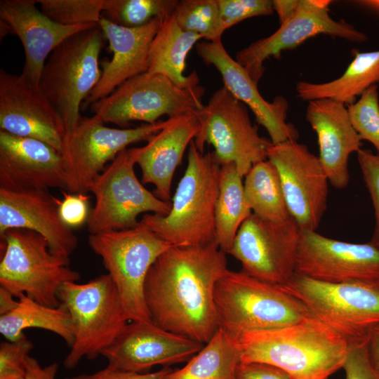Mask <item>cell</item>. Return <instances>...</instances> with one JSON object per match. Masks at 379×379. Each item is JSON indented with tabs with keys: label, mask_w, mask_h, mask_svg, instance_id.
<instances>
[{
	"label": "cell",
	"mask_w": 379,
	"mask_h": 379,
	"mask_svg": "<svg viewBox=\"0 0 379 379\" xmlns=\"http://www.w3.org/2000/svg\"><path fill=\"white\" fill-rule=\"evenodd\" d=\"M281 286L348 345L367 342L371 331L379 325V280L334 284L295 272Z\"/></svg>",
	"instance_id": "6"
},
{
	"label": "cell",
	"mask_w": 379,
	"mask_h": 379,
	"mask_svg": "<svg viewBox=\"0 0 379 379\" xmlns=\"http://www.w3.org/2000/svg\"><path fill=\"white\" fill-rule=\"evenodd\" d=\"M291 216L300 230L316 231L327 206L328 178L319 157L297 140L270 145Z\"/></svg>",
	"instance_id": "16"
},
{
	"label": "cell",
	"mask_w": 379,
	"mask_h": 379,
	"mask_svg": "<svg viewBox=\"0 0 379 379\" xmlns=\"http://www.w3.org/2000/svg\"><path fill=\"white\" fill-rule=\"evenodd\" d=\"M205 91L201 86L181 88L166 76L146 72L128 79L91 107L103 123L127 128L132 121L154 124L164 115L196 113L204 105Z\"/></svg>",
	"instance_id": "10"
},
{
	"label": "cell",
	"mask_w": 379,
	"mask_h": 379,
	"mask_svg": "<svg viewBox=\"0 0 379 379\" xmlns=\"http://www.w3.org/2000/svg\"><path fill=\"white\" fill-rule=\"evenodd\" d=\"M173 15L185 31L197 34L207 41L222 39L225 30L217 0L178 1Z\"/></svg>",
	"instance_id": "34"
},
{
	"label": "cell",
	"mask_w": 379,
	"mask_h": 379,
	"mask_svg": "<svg viewBox=\"0 0 379 379\" xmlns=\"http://www.w3.org/2000/svg\"><path fill=\"white\" fill-rule=\"evenodd\" d=\"M34 345L24 335L15 341L0 343V379H21L26 372V359Z\"/></svg>",
	"instance_id": "38"
},
{
	"label": "cell",
	"mask_w": 379,
	"mask_h": 379,
	"mask_svg": "<svg viewBox=\"0 0 379 379\" xmlns=\"http://www.w3.org/2000/svg\"><path fill=\"white\" fill-rule=\"evenodd\" d=\"M241 361L274 366L290 379H328L342 368L347 342L311 317L279 328L248 331L238 338Z\"/></svg>",
	"instance_id": "2"
},
{
	"label": "cell",
	"mask_w": 379,
	"mask_h": 379,
	"mask_svg": "<svg viewBox=\"0 0 379 379\" xmlns=\"http://www.w3.org/2000/svg\"><path fill=\"white\" fill-rule=\"evenodd\" d=\"M88 242L102 259L130 321H151L145 283L156 260L172 245L140 221L135 227L90 234Z\"/></svg>",
	"instance_id": "9"
},
{
	"label": "cell",
	"mask_w": 379,
	"mask_h": 379,
	"mask_svg": "<svg viewBox=\"0 0 379 379\" xmlns=\"http://www.w3.org/2000/svg\"><path fill=\"white\" fill-rule=\"evenodd\" d=\"M367 342L348 345L347 354L342 367L345 379H379V369L371 359Z\"/></svg>",
	"instance_id": "40"
},
{
	"label": "cell",
	"mask_w": 379,
	"mask_h": 379,
	"mask_svg": "<svg viewBox=\"0 0 379 379\" xmlns=\"http://www.w3.org/2000/svg\"><path fill=\"white\" fill-rule=\"evenodd\" d=\"M295 272L327 283L379 280V247L300 230Z\"/></svg>",
	"instance_id": "17"
},
{
	"label": "cell",
	"mask_w": 379,
	"mask_h": 379,
	"mask_svg": "<svg viewBox=\"0 0 379 379\" xmlns=\"http://www.w3.org/2000/svg\"><path fill=\"white\" fill-rule=\"evenodd\" d=\"M63 199L59 203V214L69 227H77L86 222L90 210V197L86 194L71 193L62 190Z\"/></svg>",
	"instance_id": "41"
},
{
	"label": "cell",
	"mask_w": 379,
	"mask_h": 379,
	"mask_svg": "<svg viewBox=\"0 0 379 379\" xmlns=\"http://www.w3.org/2000/svg\"><path fill=\"white\" fill-rule=\"evenodd\" d=\"M14 298L15 295L10 291L0 286V316L9 313L16 307L18 300Z\"/></svg>",
	"instance_id": "46"
},
{
	"label": "cell",
	"mask_w": 379,
	"mask_h": 379,
	"mask_svg": "<svg viewBox=\"0 0 379 379\" xmlns=\"http://www.w3.org/2000/svg\"><path fill=\"white\" fill-rule=\"evenodd\" d=\"M242 178L234 164L221 166L215 208V241L226 253L241 224L252 214L246 202Z\"/></svg>",
	"instance_id": "30"
},
{
	"label": "cell",
	"mask_w": 379,
	"mask_h": 379,
	"mask_svg": "<svg viewBox=\"0 0 379 379\" xmlns=\"http://www.w3.org/2000/svg\"><path fill=\"white\" fill-rule=\"evenodd\" d=\"M196 50L206 65H213L220 72L223 86L252 111L256 121L267 131L272 144L298 139V131L286 121L288 109L286 98L277 96L272 102L266 100L260 93L258 84L227 52L222 39L199 42Z\"/></svg>",
	"instance_id": "20"
},
{
	"label": "cell",
	"mask_w": 379,
	"mask_h": 379,
	"mask_svg": "<svg viewBox=\"0 0 379 379\" xmlns=\"http://www.w3.org/2000/svg\"><path fill=\"white\" fill-rule=\"evenodd\" d=\"M0 286L16 298L25 294L36 302L58 307V291L77 281L69 258L51 252L46 239L26 229H9L0 235Z\"/></svg>",
	"instance_id": "7"
},
{
	"label": "cell",
	"mask_w": 379,
	"mask_h": 379,
	"mask_svg": "<svg viewBox=\"0 0 379 379\" xmlns=\"http://www.w3.org/2000/svg\"><path fill=\"white\" fill-rule=\"evenodd\" d=\"M359 4L368 8L379 12V0H364L359 1Z\"/></svg>",
	"instance_id": "48"
},
{
	"label": "cell",
	"mask_w": 379,
	"mask_h": 379,
	"mask_svg": "<svg viewBox=\"0 0 379 379\" xmlns=\"http://www.w3.org/2000/svg\"><path fill=\"white\" fill-rule=\"evenodd\" d=\"M173 369L170 366L162 367L154 372L137 373L126 371L108 365L93 373L79 374L65 379H164Z\"/></svg>",
	"instance_id": "42"
},
{
	"label": "cell",
	"mask_w": 379,
	"mask_h": 379,
	"mask_svg": "<svg viewBox=\"0 0 379 379\" xmlns=\"http://www.w3.org/2000/svg\"><path fill=\"white\" fill-rule=\"evenodd\" d=\"M220 168L213 152H199L192 140L187 168L172 199L170 212L167 215L147 213L140 221L174 246L215 241Z\"/></svg>",
	"instance_id": "3"
},
{
	"label": "cell",
	"mask_w": 379,
	"mask_h": 379,
	"mask_svg": "<svg viewBox=\"0 0 379 379\" xmlns=\"http://www.w3.org/2000/svg\"><path fill=\"white\" fill-rule=\"evenodd\" d=\"M367 346L373 363L379 369V325L370 333Z\"/></svg>",
	"instance_id": "47"
},
{
	"label": "cell",
	"mask_w": 379,
	"mask_h": 379,
	"mask_svg": "<svg viewBox=\"0 0 379 379\" xmlns=\"http://www.w3.org/2000/svg\"><path fill=\"white\" fill-rule=\"evenodd\" d=\"M41 11L62 25L99 24L104 0H36Z\"/></svg>",
	"instance_id": "35"
},
{
	"label": "cell",
	"mask_w": 379,
	"mask_h": 379,
	"mask_svg": "<svg viewBox=\"0 0 379 379\" xmlns=\"http://www.w3.org/2000/svg\"><path fill=\"white\" fill-rule=\"evenodd\" d=\"M214 301L219 328L237 338L248 331L279 328L312 315L281 286L229 269L218 281Z\"/></svg>",
	"instance_id": "4"
},
{
	"label": "cell",
	"mask_w": 379,
	"mask_h": 379,
	"mask_svg": "<svg viewBox=\"0 0 379 379\" xmlns=\"http://www.w3.org/2000/svg\"><path fill=\"white\" fill-rule=\"evenodd\" d=\"M168 122L158 121L135 128L105 126L93 115L81 117L77 126L67 133L61 155L69 175V192L86 194L89 185L105 168L108 161L133 143L148 141Z\"/></svg>",
	"instance_id": "13"
},
{
	"label": "cell",
	"mask_w": 379,
	"mask_h": 379,
	"mask_svg": "<svg viewBox=\"0 0 379 379\" xmlns=\"http://www.w3.org/2000/svg\"><path fill=\"white\" fill-rule=\"evenodd\" d=\"M357 155L374 209L375 226L368 242L379 247V155L364 149L357 152Z\"/></svg>",
	"instance_id": "39"
},
{
	"label": "cell",
	"mask_w": 379,
	"mask_h": 379,
	"mask_svg": "<svg viewBox=\"0 0 379 379\" xmlns=\"http://www.w3.org/2000/svg\"><path fill=\"white\" fill-rule=\"evenodd\" d=\"M330 0H299L295 11L271 35L261 38L240 50L236 60L258 84L264 74V62L279 58L291 50L319 34L338 37L350 42L364 43L367 36L352 25L336 21L329 14Z\"/></svg>",
	"instance_id": "15"
},
{
	"label": "cell",
	"mask_w": 379,
	"mask_h": 379,
	"mask_svg": "<svg viewBox=\"0 0 379 379\" xmlns=\"http://www.w3.org/2000/svg\"><path fill=\"white\" fill-rule=\"evenodd\" d=\"M240 361L238 339L219 328L182 368L173 369L164 379H234Z\"/></svg>",
	"instance_id": "31"
},
{
	"label": "cell",
	"mask_w": 379,
	"mask_h": 379,
	"mask_svg": "<svg viewBox=\"0 0 379 379\" xmlns=\"http://www.w3.org/2000/svg\"><path fill=\"white\" fill-rule=\"evenodd\" d=\"M354 59L338 78L324 82L299 81L297 97L305 101L328 98L345 104L354 102L366 90L379 83V50L353 51Z\"/></svg>",
	"instance_id": "28"
},
{
	"label": "cell",
	"mask_w": 379,
	"mask_h": 379,
	"mask_svg": "<svg viewBox=\"0 0 379 379\" xmlns=\"http://www.w3.org/2000/svg\"><path fill=\"white\" fill-rule=\"evenodd\" d=\"M58 368L56 362L41 366L36 359L29 355L26 359V372L21 379H56Z\"/></svg>",
	"instance_id": "44"
},
{
	"label": "cell",
	"mask_w": 379,
	"mask_h": 379,
	"mask_svg": "<svg viewBox=\"0 0 379 379\" xmlns=\"http://www.w3.org/2000/svg\"><path fill=\"white\" fill-rule=\"evenodd\" d=\"M244 177V197L252 213L272 222H283L291 217L278 171L269 160L253 165Z\"/></svg>",
	"instance_id": "32"
},
{
	"label": "cell",
	"mask_w": 379,
	"mask_h": 379,
	"mask_svg": "<svg viewBox=\"0 0 379 379\" xmlns=\"http://www.w3.org/2000/svg\"><path fill=\"white\" fill-rule=\"evenodd\" d=\"M60 201L48 190L0 188V235L9 229L32 230L46 239L52 253L69 258L78 239L60 216Z\"/></svg>",
	"instance_id": "22"
},
{
	"label": "cell",
	"mask_w": 379,
	"mask_h": 379,
	"mask_svg": "<svg viewBox=\"0 0 379 379\" xmlns=\"http://www.w3.org/2000/svg\"><path fill=\"white\" fill-rule=\"evenodd\" d=\"M178 0H104L103 12L110 22L125 27L142 26L174 12Z\"/></svg>",
	"instance_id": "33"
},
{
	"label": "cell",
	"mask_w": 379,
	"mask_h": 379,
	"mask_svg": "<svg viewBox=\"0 0 379 379\" xmlns=\"http://www.w3.org/2000/svg\"><path fill=\"white\" fill-rule=\"evenodd\" d=\"M204 344L166 331L152 321H131L102 352L108 365L137 373L188 361Z\"/></svg>",
	"instance_id": "19"
},
{
	"label": "cell",
	"mask_w": 379,
	"mask_h": 379,
	"mask_svg": "<svg viewBox=\"0 0 379 379\" xmlns=\"http://www.w3.org/2000/svg\"><path fill=\"white\" fill-rule=\"evenodd\" d=\"M36 4V0H1L0 18L22 44L25 63L21 74L39 86L52 51L69 37L98 24L62 25L46 16Z\"/></svg>",
	"instance_id": "23"
},
{
	"label": "cell",
	"mask_w": 379,
	"mask_h": 379,
	"mask_svg": "<svg viewBox=\"0 0 379 379\" xmlns=\"http://www.w3.org/2000/svg\"><path fill=\"white\" fill-rule=\"evenodd\" d=\"M50 187L69 191V175L61 154L39 140L0 130V188Z\"/></svg>",
	"instance_id": "21"
},
{
	"label": "cell",
	"mask_w": 379,
	"mask_h": 379,
	"mask_svg": "<svg viewBox=\"0 0 379 379\" xmlns=\"http://www.w3.org/2000/svg\"><path fill=\"white\" fill-rule=\"evenodd\" d=\"M18 298L13 310L0 316V333L6 340H17L25 335V329L36 328L58 335L71 347L74 340V328L70 314L64 305L47 306L25 294Z\"/></svg>",
	"instance_id": "29"
},
{
	"label": "cell",
	"mask_w": 379,
	"mask_h": 379,
	"mask_svg": "<svg viewBox=\"0 0 379 379\" xmlns=\"http://www.w3.org/2000/svg\"><path fill=\"white\" fill-rule=\"evenodd\" d=\"M234 379H290L281 369L262 362L240 361L237 365Z\"/></svg>",
	"instance_id": "43"
},
{
	"label": "cell",
	"mask_w": 379,
	"mask_h": 379,
	"mask_svg": "<svg viewBox=\"0 0 379 379\" xmlns=\"http://www.w3.org/2000/svg\"><path fill=\"white\" fill-rule=\"evenodd\" d=\"M201 39L197 34L183 30L173 13L164 18L150 45L147 72L166 76L181 88L198 86L197 72L189 75L184 72L188 53Z\"/></svg>",
	"instance_id": "27"
},
{
	"label": "cell",
	"mask_w": 379,
	"mask_h": 379,
	"mask_svg": "<svg viewBox=\"0 0 379 379\" xmlns=\"http://www.w3.org/2000/svg\"><path fill=\"white\" fill-rule=\"evenodd\" d=\"M352 125L361 140L371 142L379 152V94L377 85L366 90L347 105Z\"/></svg>",
	"instance_id": "36"
},
{
	"label": "cell",
	"mask_w": 379,
	"mask_h": 379,
	"mask_svg": "<svg viewBox=\"0 0 379 379\" xmlns=\"http://www.w3.org/2000/svg\"><path fill=\"white\" fill-rule=\"evenodd\" d=\"M227 270L226 253L215 241L170 247L151 266L145 280L151 321L206 344L219 328L214 291Z\"/></svg>",
	"instance_id": "1"
},
{
	"label": "cell",
	"mask_w": 379,
	"mask_h": 379,
	"mask_svg": "<svg viewBox=\"0 0 379 379\" xmlns=\"http://www.w3.org/2000/svg\"><path fill=\"white\" fill-rule=\"evenodd\" d=\"M58 295L69 311L74 328V340L63 361L68 370L84 358L92 360L101 355L130 321L108 273L84 284L65 282Z\"/></svg>",
	"instance_id": "5"
},
{
	"label": "cell",
	"mask_w": 379,
	"mask_h": 379,
	"mask_svg": "<svg viewBox=\"0 0 379 379\" xmlns=\"http://www.w3.org/2000/svg\"><path fill=\"white\" fill-rule=\"evenodd\" d=\"M299 0H273L274 11L277 13L280 24L288 19L296 9Z\"/></svg>",
	"instance_id": "45"
},
{
	"label": "cell",
	"mask_w": 379,
	"mask_h": 379,
	"mask_svg": "<svg viewBox=\"0 0 379 379\" xmlns=\"http://www.w3.org/2000/svg\"><path fill=\"white\" fill-rule=\"evenodd\" d=\"M305 117L317 135L321 164L329 182L341 190L349 183L350 154L359 152L362 142L350 121L347 106L322 98L308 102Z\"/></svg>",
	"instance_id": "24"
},
{
	"label": "cell",
	"mask_w": 379,
	"mask_h": 379,
	"mask_svg": "<svg viewBox=\"0 0 379 379\" xmlns=\"http://www.w3.org/2000/svg\"><path fill=\"white\" fill-rule=\"evenodd\" d=\"M223 29L250 18L273 14L270 0H217Z\"/></svg>",
	"instance_id": "37"
},
{
	"label": "cell",
	"mask_w": 379,
	"mask_h": 379,
	"mask_svg": "<svg viewBox=\"0 0 379 379\" xmlns=\"http://www.w3.org/2000/svg\"><path fill=\"white\" fill-rule=\"evenodd\" d=\"M194 114L199 123L194 139L196 147L203 152L206 144L211 145L221 166L233 163L244 177L253 165L267 159L271 141L259 135L247 106L225 87L215 91L207 104Z\"/></svg>",
	"instance_id": "12"
},
{
	"label": "cell",
	"mask_w": 379,
	"mask_h": 379,
	"mask_svg": "<svg viewBox=\"0 0 379 379\" xmlns=\"http://www.w3.org/2000/svg\"><path fill=\"white\" fill-rule=\"evenodd\" d=\"M300 233L292 217L272 222L252 213L239 227L228 253L240 262L242 272L281 286L295 272Z\"/></svg>",
	"instance_id": "14"
},
{
	"label": "cell",
	"mask_w": 379,
	"mask_h": 379,
	"mask_svg": "<svg viewBox=\"0 0 379 379\" xmlns=\"http://www.w3.org/2000/svg\"><path fill=\"white\" fill-rule=\"evenodd\" d=\"M199 130L194 113L170 117L168 124L146 145L138 147L136 164L141 169V182L154 185V194L159 199H171L173 175Z\"/></svg>",
	"instance_id": "26"
},
{
	"label": "cell",
	"mask_w": 379,
	"mask_h": 379,
	"mask_svg": "<svg viewBox=\"0 0 379 379\" xmlns=\"http://www.w3.org/2000/svg\"><path fill=\"white\" fill-rule=\"evenodd\" d=\"M103 34L99 25L72 35L48 56L39 88L61 117L67 133L81 119V105L99 81Z\"/></svg>",
	"instance_id": "8"
},
{
	"label": "cell",
	"mask_w": 379,
	"mask_h": 379,
	"mask_svg": "<svg viewBox=\"0 0 379 379\" xmlns=\"http://www.w3.org/2000/svg\"><path fill=\"white\" fill-rule=\"evenodd\" d=\"M0 129L39 140L62 152L64 122L39 86L0 69Z\"/></svg>",
	"instance_id": "18"
},
{
	"label": "cell",
	"mask_w": 379,
	"mask_h": 379,
	"mask_svg": "<svg viewBox=\"0 0 379 379\" xmlns=\"http://www.w3.org/2000/svg\"><path fill=\"white\" fill-rule=\"evenodd\" d=\"M161 18H154L138 27L117 25L101 18L99 26L109 44L112 58L102 62L99 81L84 101V107L112 93L128 79L147 72L151 43L157 34Z\"/></svg>",
	"instance_id": "25"
},
{
	"label": "cell",
	"mask_w": 379,
	"mask_h": 379,
	"mask_svg": "<svg viewBox=\"0 0 379 379\" xmlns=\"http://www.w3.org/2000/svg\"><path fill=\"white\" fill-rule=\"evenodd\" d=\"M138 147L121 152L89 185L95 199L86 221L90 234L133 228L139 215L152 212L167 215L170 201H163L147 190L135 173Z\"/></svg>",
	"instance_id": "11"
}]
</instances>
